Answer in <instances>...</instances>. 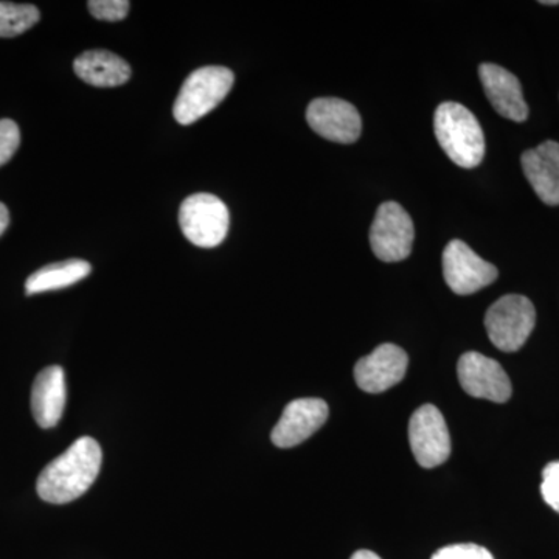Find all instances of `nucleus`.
Returning <instances> with one entry per match:
<instances>
[{
  "instance_id": "obj_1",
  "label": "nucleus",
  "mask_w": 559,
  "mask_h": 559,
  "mask_svg": "<svg viewBox=\"0 0 559 559\" xmlns=\"http://www.w3.org/2000/svg\"><path fill=\"white\" fill-rule=\"evenodd\" d=\"M102 460L100 444L91 437H81L39 474V498L55 506L81 498L100 474Z\"/></svg>"
},
{
  "instance_id": "obj_2",
  "label": "nucleus",
  "mask_w": 559,
  "mask_h": 559,
  "mask_svg": "<svg viewBox=\"0 0 559 559\" xmlns=\"http://www.w3.org/2000/svg\"><path fill=\"white\" fill-rule=\"evenodd\" d=\"M441 148L455 165L474 168L485 156V135L474 114L459 103H441L433 116Z\"/></svg>"
},
{
  "instance_id": "obj_3",
  "label": "nucleus",
  "mask_w": 559,
  "mask_h": 559,
  "mask_svg": "<svg viewBox=\"0 0 559 559\" xmlns=\"http://www.w3.org/2000/svg\"><path fill=\"white\" fill-rule=\"evenodd\" d=\"M234 72L221 66H205L191 72L183 81L175 102V119L191 124L207 116L229 94L234 86Z\"/></svg>"
},
{
  "instance_id": "obj_4",
  "label": "nucleus",
  "mask_w": 559,
  "mask_h": 559,
  "mask_svg": "<svg viewBox=\"0 0 559 559\" xmlns=\"http://www.w3.org/2000/svg\"><path fill=\"white\" fill-rule=\"evenodd\" d=\"M536 311L532 301L518 294L500 297L485 316L489 341L500 352L513 353L524 347L535 330Z\"/></svg>"
},
{
  "instance_id": "obj_5",
  "label": "nucleus",
  "mask_w": 559,
  "mask_h": 559,
  "mask_svg": "<svg viewBox=\"0 0 559 559\" xmlns=\"http://www.w3.org/2000/svg\"><path fill=\"white\" fill-rule=\"evenodd\" d=\"M179 224L187 240L198 248H216L229 231V210L213 194H191L180 205Z\"/></svg>"
},
{
  "instance_id": "obj_6",
  "label": "nucleus",
  "mask_w": 559,
  "mask_h": 559,
  "mask_svg": "<svg viewBox=\"0 0 559 559\" xmlns=\"http://www.w3.org/2000/svg\"><path fill=\"white\" fill-rule=\"evenodd\" d=\"M414 223L409 213L396 202H384L378 209L370 229V248L385 263H396L411 255Z\"/></svg>"
},
{
  "instance_id": "obj_7",
  "label": "nucleus",
  "mask_w": 559,
  "mask_h": 559,
  "mask_svg": "<svg viewBox=\"0 0 559 559\" xmlns=\"http://www.w3.org/2000/svg\"><path fill=\"white\" fill-rule=\"evenodd\" d=\"M409 441L412 452L423 468H436L450 459V430L443 415L432 404H425L412 415Z\"/></svg>"
},
{
  "instance_id": "obj_8",
  "label": "nucleus",
  "mask_w": 559,
  "mask_h": 559,
  "mask_svg": "<svg viewBox=\"0 0 559 559\" xmlns=\"http://www.w3.org/2000/svg\"><path fill=\"white\" fill-rule=\"evenodd\" d=\"M444 282L452 293L469 296L499 277L498 267L480 259L466 242L452 240L443 250Z\"/></svg>"
},
{
  "instance_id": "obj_9",
  "label": "nucleus",
  "mask_w": 559,
  "mask_h": 559,
  "mask_svg": "<svg viewBox=\"0 0 559 559\" xmlns=\"http://www.w3.org/2000/svg\"><path fill=\"white\" fill-rule=\"evenodd\" d=\"M460 385L473 399L492 403H507L511 399L509 374L498 360L487 358L477 352H468L459 359Z\"/></svg>"
},
{
  "instance_id": "obj_10",
  "label": "nucleus",
  "mask_w": 559,
  "mask_h": 559,
  "mask_svg": "<svg viewBox=\"0 0 559 559\" xmlns=\"http://www.w3.org/2000/svg\"><path fill=\"white\" fill-rule=\"evenodd\" d=\"M307 121L320 138L336 143H355L362 132L358 109L341 98L312 100L307 109Z\"/></svg>"
},
{
  "instance_id": "obj_11",
  "label": "nucleus",
  "mask_w": 559,
  "mask_h": 559,
  "mask_svg": "<svg viewBox=\"0 0 559 559\" xmlns=\"http://www.w3.org/2000/svg\"><path fill=\"white\" fill-rule=\"evenodd\" d=\"M329 404L320 399L290 401L271 433L275 447L288 450L310 439L326 423Z\"/></svg>"
},
{
  "instance_id": "obj_12",
  "label": "nucleus",
  "mask_w": 559,
  "mask_h": 559,
  "mask_svg": "<svg viewBox=\"0 0 559 559\" xmlns=\"http://www.w3.org/2000/svg\"><path fill=\"white\" fill-rule=\"evenodd\" d=\"M409 358L399 345L382 344L355 366V381L367 393H381L406 377Z\"/></svg>"
},
{
  "instance_id": "obj_13",
  "label": "nucleus",
  "mask_w": 559,
  "mask_h": 559,
  "mask_svg": "<svg viewBox=\"0 0 559 559\" xmlns=\"http://www.w3.org/2000/svg\"><path fill=\"white\" fill-rule=\"evenodd\" d=\"M479 76L485 94L496 112L503 119L522 123L527 120L528 106L524 100L520 80L498 64H480Z\"/></svg>"
},
{
  "instance_id": "obj_14",
  "label": "nucleus",
  "mask_w": 559,
  "mask_h": 559,
  "mask_svg": "<svg viewBox=\"0 0 559 559\" xmlns=\"http://www.w3.org/2000/svg\"><path fill=\"white\" fill-rule=\"evenodd\" d=\"M522 171L544 204L559 205V143L554 140L525 151L521 157Z\"/></svg>"
},
{
  "instance_id": "obj_15",
  "label": "nucleus",
  "mask_w": 559,
  "mask_h": 559,
  "mask_svg": "<svg viewBox=\"0 0 559 559\" xmlns=\"http://www.w3.org/2000/svg\"><path fill=\"white\" fill-rule=\"evenodd\" d=\"M68 389L64 370L60 366L47 367L33 382L32 412L43 429H51L60 423L64 412Z\"/></svg>"
},
{
  "instance_id": "obj_16",
  "label": "nucleus",
  "mask_w": 559,
  "mask_h": 559,
  "mask_svg": "<svg viewBox=\"0 0 559 559\" xmlns=\"http://www.w3.org/2000/svg\"><path fill=\"white\" fill-rule=\"evenodd\" d=\"M73 69L84 83L97 87L121 86L131 76L130 64L108 50L84 51L73 62Z\"/></svg>"
},
{
  "instance_id": "obj_17",
  "label": "nucleus",
  "mask_w": 559,
  "mask_h": 559,
  "mask_svg": "<svg viewBox=\"0 0 559 559\" xmlns=\"http://www.w3.org/2000/svg\"><path fill=\"white\" fill-rule=\"evenodd\" d=\"M91 271V264L84 260H66L47 264L28 277L25 283V293L32 296V294L47 293V290L69 288L86 278Z\"/></svg>"
},
{
  "instance_id": "obj_18",
  "label": "nucleus",
  "mask_w": 559,
  "mask_h": 559,
  "mask_svg": "<svg viewBox=\"0 0 559 559\" xmlns=\"http://www.w3.org/2000/svg\"><path fill=\"white\" fill-rule=\"evenodd\" d=\"M39 10L31 3L0 2V38H14L38 24Z\"/></svg>"
},
{
  "instance_id": "obj_19",
  "label": "nucleus",
  "mask_w": 559,
  "mask_h": 559,
  "mask_svg": "<svg viewBox=\"0 0 559 559\" xmlns=\"http://www.w3.org/2000/svg\"><path fill=\"white\" fill-rule=\"evenodd\" d=\"M87 7L97 20L116 22L128 16L131 3L128 0H91Z\"/></svg>"
},
{
  "instance_id": "obj_20",
  "label": "nucleus",
  "mask_w": 559,
  "mask_h": 559,
  "mask_svg": "<svg viewBox=\"0 0 559 559\" xmlns=\"http://www.w3.org/2000/svg\"><path fill=\"white\" fill-rule=\"evenodd\" d=\"M21 145V131L13 120H0V167L11 160Z\"/></svg>"
},
{
  "instance_id": "obj_21",
  "label": "nucleus",
  "mask_w": 559,
  "mask_h": 559,
  "mask_svg": "<svg viewBox=\"0 0 559 559\" xmlns=\"http://www.w3.org/2000/svg\"><path fill=\"white\" fill-rule=\"evenodd\" d=\"M540 495L547 506L559 513V462H551L544 468Z\"/></svg>"
},
{
  "instance_id": "obj_22",
  "label": "nucleus",
  "mask_w": 559,
  "mask_h": 559,
  "mask_svg": "<svg viewBox=\"0 0 559 559\" xmlns=\"http://www.w3.org/2000/svg\"><path fill=\"white\" fill-rule=\"evenodd\" d=\"M432 559H495L485 547L476 544H457L444 547L433 555Z\"/></svg>"
},
{
  "instance_id": "obj_23",
  "label": "nucleus",
  "mask_w": 559,
  "mask_h": 559,
  "mask_svg": "<svg viewBox=\"0 0 559 559\" xmlns=\"http://www.w3.org/2000/svg\"><path fill=\"white\" fill-rule=\"evenodd\" d=\"M10 226V212L7 209V205H3L0 202V237H2L3 231L7 230V227Z\"/></svg>"
},
{
  "instance_id": "obj_24",
  "label": "nucleus",
  "mask_w": 559,
  "mask_h": 559,
  "mask_svg": "<svg viewBox=\"0 0 559 559\" xmlns=\"http://www.w3.org/2000/svg\"><path fill=\"white\" fill-rule=\"evenodd\" d=\"M349 559H381V558L378 557L377 554H373V551L359 550V551H356V554L353 555V557Z\"/></svg>"
},
{
  "instance_id": "obj_25",
  "label": "nucleus",
  "mask_w": 559,
  "mask_h": 559,
  "mask_svg": "<svg viewBox=\"0 0 559 559\" xmlns=\"http://www.w3.org/2000/svg\"><path fill=\"white\" fill-rule=\"evenodd\" d=\"M543 5H559V0H543Z\"/></svg>"
}]
</instances>
